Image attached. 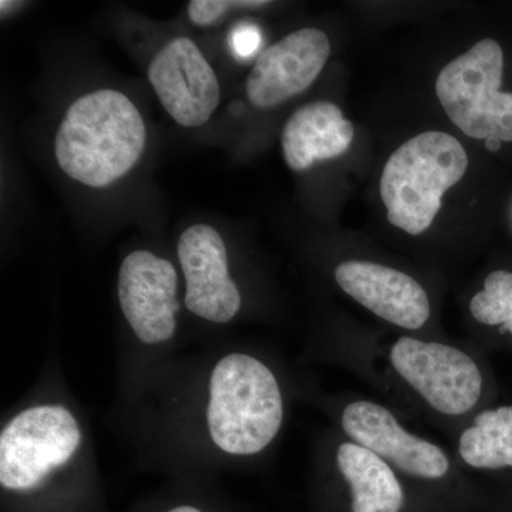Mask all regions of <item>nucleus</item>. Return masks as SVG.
I'll return each mask as SVG.
<instances>
[{
    "instance_id": "f257e3e1",
    "label": "nucleus",
    "mask_w": 512,
    "mask_h": 512,
    "mask_svg": "<svg viewBox=\"0 0 512 512\" xmlns=\"http://www.w3.org/2000/svg\"><path fill=\"white\" fill-rule=\"evenodd\" d=\"M146 123L126 94L101 89L84 94L57 128L55 156L64 173L90 188L116 183L146 148Z\"/></svg>"
},
{
    "instance_id": "f03ea898",
    "label": "nucleus",
    "mask_w": 512,
    "mask_h": 512,
    "mask_svg": "<svg viewBox=\"0 0 512 512\" xmlns=\"http://www.w3.org/2000/svg\"><path fill=\"white\" fill-rule=\"evenodd\" d=\"M284 421L281 387L265 363L247 353H228L212 367L204 406L205 434L231 457L261 453Z\"/></svg>"
},
{
    "instance_id": "7ed1b4c3",
    "label": "nucleus",
    "mask_w": 512,
    "mask_h": 512,
    "mask_svg": "<svg viewBox=\"0 0 512 512\" xmlns=\"http://www.w3.org/2000/svg\"><path fill=\"white\" fill-rule=\"evenodd\" d=\"M468 157L456 137L426 131L390 156L380 180L387 220L407 234L420 235L439 214L441 198L466 174Z\"/></svg>"
},
{
    "instance_id": "20e7f679",
    "label": "nucleus",
    "mask_w": 512,
    "mask_h": 512,
    "mask_svg": "<svg viewBox=\"0 0 512 512\" xmlns=\"http://www.w3.org/2000/svg\"><path fill=\"white\" fill-rule=\"evenodd\" d=\"M82 424L69 407H26L0 431V487L9 495L39 493L72 464L83 446Z\"/></svg>"
},
{
    "instance_id": "39448f33",
    "label": "nucleus",
    "mask_w": 512,
    "mask_h": 512,
    "mask_svg": "<svg viewBox=\"0 0 512 512\" xmlns=\"http://www.w3.org/2000/svg\"><path fill=\"white\" fill-rule=\"evenodd\" d=\"M504 53L483 39L441 70L436 93L448 119L476 140L512 141V93L501 92Z\"/></svg>"
},
{
    "instance_id": "423d86ee",
    "label": "nucleus",
    "mask_w": 512,
    "mask_h": 512,
    "mask_svg": "<svg viewBox=\"0 0 512 512\" xmlns=\"http://www.w3.org/2000/svg\"><path fill=\"white\" fill-rule=\"evenodd\" d=\"M390 360L437 412L458 416L476 406L483 389V377L473 359L451 346L421 342L413 338L397 340Z\"/></svg>"
},
{
    "instance_id": "0eeeda50",
    "label": "nucleus",
    "mask_w": 512,
    "mask_h": 512,
    "mask_svg": "<svg viewBox=\"0 0 512 512\" xmlns=\"http://www.w3.org/2000/svg\"><path fill=\"white\" fill-rule=\"evenodd\" d=\"M121 312L136 338L147 346L164 345L177 332L178 275L168 259L134 251L119 269Z\"/></svg>"
},
{
    "instance_id": "6e6552de",
    "label": "nucleus",
    "mask_w": 512,
    "mask_h": 512,
    "mask_svg": "<svg viewBox=\"0 0 512 512\" xmlns=\"http://www.w3.org/2000/svg\"><path fill=\"white\" fill-rule=\"evenodd\" d=\"M148 80L161 106L180 126H204L220 104L217 74L188 37L171 40L154 56Z\"/></svg>"
},
{
    "instance_id": "1a4fd4ad",
    "label": "nucleus",
    "mask_w": 512,
    "mask_h": 512,
    "mask_svg": "<svg viewBox=\"0 0 512 512\" xmlns=\"http://www.w3.org/2000/svg\"><path fill=\"white\" fill-rule=\"evenodd\" d=\"M185 279L184 305L198 318L224 325L241 311V292L229 275L228 252L217 229L195 224L178 239Z\"/></svg>"
},
{
    "instance_id": "9d476101",
    "label": "nucleus",
    "mask_w": 512,
    "mask_h": 512,
    "mask_svg": "<svg viewBox=\"0 0 512 512\" xmlns=\"http://www.w3.org/2000/svg\"><path fill=\"white\" fill-rule=\"evenodd\" d=\"M330 42L319 29L305 28L269 46L247 79V96L256 109H272L305 92L328 62Z\"/></svg>"
},
{
    "instance_id": "9b49d317",
    "label": "nucleus",
    "mask_w": 512,
    "mask_h": 512,
    "mask_svg": "<svg viewBox=\"0 0 512 512\" xmlns=\"http://www.w3.org/2000/svg\"><path fill=\"white\" fill-rule=\"evenodd\" d=\"M342 424L356 444L390 461L409 476L440 480L448 473L450 466L443 450L407 433L393 414L379 404H349L343 412Z\"/></svg>"
},
{
    "instance_id": "f8f14e48",
    "label": "nucleus",
    "mask_w": 512,
    "mask_h": 512,
    "mask_svg": "<svg viewBox=\"0 0 512 512\" xmlns=\"http://www.w3.org/2000/svg\"><path fill=\"white\" fill-rule=\"evenodd\" d=\"M336 282L349 296L387 322L420 329L430 318L426 291L412 276L366 261L342 262Z\"/></svg>"
},
{
    "instance_id": "ddd939ff",
    "label": "nucleus",
    "mask_w": 512,
    "mask_h": 512,
    "mask_svg": "<svg viewBox=\"0 0 512 512\" xmlns=\"http://www.w3.org/2000/svg\"><path fill=\"white\" fill-rule=\"evenodd\" d=\"M355 137V128L342 110L330 101H315L295 111L286 121L281 143L286 164L305 171L316 161L345 154Z\"/></svg>"
},
{
    "instance_id": "4468645a",
    "label": "nucleus",
    "mask_w": 512,
    "mask_h": 512,
    "mask_svg": "<svg viewBox=\"0 0 512 512\" xmlns=\"http://www.w3.org/2000/svg\"><path fill=\"white\" fill-rule=\"evenodd\" d=\"M338 467L349 485V512H403L407 497L392 467L367 448L343 443Z\"/></svg>"
},
{
    "instance_id": "2eb2a0df",
    "label": "nucleus",
    "mask_w": 512,
    "mask_h": 512,
    "mask_svg": "<svg viewBox=\"0 0 512 512\" xmlns=\"http://www.w3.org/2000/svg\"><path fill=\"white\" fill-rule=\"evenodd\" d=\"M460 456L474 468L512 467V407L478 414L461 436Z\"/></svg>"
},
{
    "instance_id": "dca6fc26",
    "label": "nucleus",
    "mask_w": 512,
    "mask_h": 512,
    "mask_svg": "<svg viewBox=\"0 0 512 512\" xmlns=\"http://www.w3.org/2000/svg\"><path fill=\"white\" fill-rule=\"evenodd\" d=\"M471 315L484 325H503L512 333V272L495 271L470 303Z\"/></svg>"
},
{
    "instance_id": "f3484780",
    "label": "nucleus",
    "mask_w": 512,
    "mask_h": 512,
    "mask_svg": "<svg viewBox=\"0 0 512 512\" xmlns=\"http://www.w3.org/2000/svg\"><path fill=\"white\" fill-rule=\"evenodd\" d=\"M264 0H192L188 3V18L194 25L207 26L220 22L228 12L238 9H259L268 6Z\"/></svg>"
},
{
    "instance_id": "a211bd4d",
    "label": "nucleus",
    "mask_w": 512,
    "mask_h": 512,
    "mask_svg": "<svg viewBox=\"0 0 512 512\" xmlns=\"http://www.w3.org/2000/svg\"><path fill=\"white\" fill-rule=\"evenodd\" d=\"M262 45V33L258 26L239 23L229 35V47L239 62H247L258 53Z\"/></svg>"
},
{
    "instance_id": "6ab92c4d",
    "label": "nucleus",
    "mask_w": 512,
    "mask_h": 512,
    "mask_svg": "<svg viewBox=\"0 0 512 512\" xmlns=\"http://www.w3.org/2000/svg\"><path fill=\"white\" fill-rule=\"evenodd\" d=\"M165 512H207L202 510L201 507H197V505L194 504H178L174 505V507H171L170 510H167Z\"/></svg>"
},
{
    "instance_id": "aec40b11",
    "label": "nucleus",
    "mask_w": 512,
    "mask_h": 512,
    "mask_svg": "<svg viewBox=\"0 0 512 512\" xmlns=\"http://www.w3.org/2000/svg\"><path fill=\"white\" fill-rule=\"evenodd\" d=\"M501 146H503V141L498 140V138L491 137L485 140V147H487V150L493 151V153H497Z\"/></svg>"
},
{
    "instance_id": "412c9836",
    "label": "nucleus",
    "mask_w": 512,
    "mask_h": 512,
    "mask_svg": "<svg viewBox=\"0 0 512 512\" xmlns=\"http://www.w3.org/2000/svg\"><path fill=\"white\" fill-rule=\"evenodd\" d=\"M20 3L18 2H10V0H2L0 2V9H2V16L8 15V13L12 12V10L18 9Z\"/></svg>"
}]
</instances>
